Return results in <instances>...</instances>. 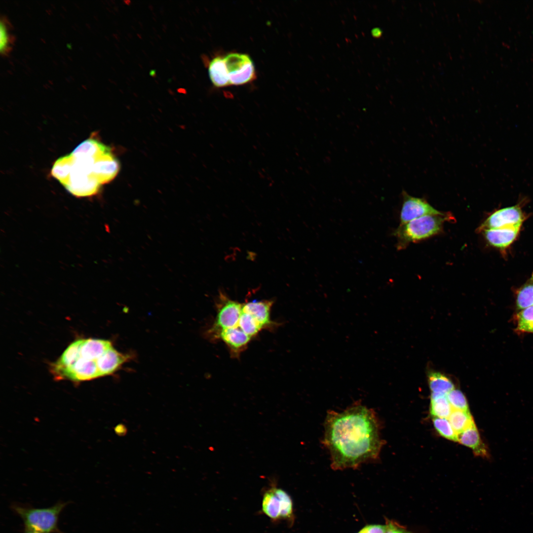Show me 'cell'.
Returning <instances> with one entry per match:
<instances>
[{
	"label": "cell",
	"instance_id": "1",
	"mask_svg": "<svg viewBox=\"0 0 533 533\" xmlns=\"http://www.w3.org/2000/svg\"><path fill=\"white\" fill-rule=\"evenodd\" d=\"M375 412L355 403L341 412H328L323 443L334 470L356 468L379 457L383 444Z\"/></svg>",
	"mask_w": 533,
	"mask_h": 533
},
{
	"label": "cell",
	"instance_id": "2",
	"mask_svg": "<svg viewBox=\"0 0 533 533\" xmlns=\"http://www.w3.org/2000/svg\"><path fill=\"white\" fill-rule=\"evenodd\" d=\"M450 213L422 216L407 223L400 224L393 232L397 239L398 249L405 248L411 242L424 240L441 231L444 222L453 221Z\"/></svg>",
	"mask_w": 533,
	"mask_h": 533
},
{
	"label": "cell",
	"instance_id": "3",
	"mask_svg": "<svg viewBox=\"0 0 533 533\" xmlns=\"http://www.w3.org/2000/svg\"><path fill=\"white\" fill-rule=\"evenodd\" d=\"M67 502H58L46 508L13 504L12 510L22 519L25 529L40 533H63L58 527L59 516Z\"/></svg>",
	"mask_w": 533,
	"mask_h": 533
},
{
	"label": "cell",
	"instance_id": "4",
	"mask_svg": "<svg viewBox=\"0 0 533 533\" xmlns=\"http://www.w3.org/2000/svg\"><path fill=\"white\" fill-rule=\"evenodd\" d=\"M217 315L211 327L206 332L210 340L215 341L223 330L238 326L242 313V304L219 292L216 303Z\"/></svg>",
	"mask_w": 533,
	"mask_h": 533
},
{
	"label": "cell",
	"instance_id": "5",
	"mask_svg": "<svg viewBox=\"0 0 533 533\" xmlns=\"http://www.w3.org/2000/svg\"><path fill=\"white\" fill-rule=\"evenodd\" d=\"M262 510L273 522L293 521V505L290 496L283 490L273 487L263 494Z\"/></svg>",
	"mask_w": 533,
	"mask_h": 533
},
{
	"label": "cell",
	"instance_id": "6",
	"mask_svg": "<svg viewBox=\"0 0 533 533\" xmlns=\"http://www.w3.org/2000/svg\"><path fill=\"white\" fill-rule=\"evenodd\" d=\"M230 85H242L256 78L253 61L246 54L230 53L224 57Z\"/></svg>",
	"mask_w": 533,
	"mask_h": 533
},
{
	"label": "cell",
	"instance_id": "7",
	"mask_svg": "<svg viewBox=\"0 0 533 533\" xmlns=\"http://www.w3.org/2000/svg\"><path fill=\"white\" fill-rule=\"evenodd\" d=\"M525 216L518 206L505 207L491 214L479 226L478 230L510 227H521Z\"/></svg>",
	"mask_w": 533,
	"mask_h": 533
},
{
	"label": "cell",
	"instance_id": "8",
	"mask_svg": "<svg viewBox=\"0 0 533 533\" xmlns=\"http://www.w3.org/2000/svg\"><path fill=\"white\" fill-rule=\"evenodd\" d=\"M403 204L400 212V224L429 215H443L423 198L414 197L405 191L402 193Z\"/></svg>",
	"mask_w": 533,
	"mask_h": 533
},
{
	"label": "cell",
	"instance_id": "9",
	"mask_svg": "<svg viewBox=\"0 0 533 533\" xmlns=\"http://www.w3.org/2000/svg\"><path fill=\"white\" fill-rule=\"evenodd\" d=\"M251 338L238 327L227 329L221 331L215 340H221L228 347L232 357L238 358L245 350Z\"/></svg>",
	"mask_w": 533,
	"mask_h": 533
},
{
	"label": "cell",
	"instance_id": "10",
	"mask_svg": "<svg viewBox=\"0 0 533 533\" xmlns=\"http://www.w3.org/2000/svg\"><path fill=\"white\" fill-rule=\"evenodd\" d=\"M272 300H253L242 304V311L251 315L265 329L272 328L277 324L270 318Z\"/></svg>",
	"mask_w": 533,
	"mask_h": 533
},
{
	"label": "cell",
	"instance_id": "11",
	"mask_svg": "<svg viewBox=\"0 0 533 533\" xmlns=\"http://www.w3.org/2000/svg\"><path fill=\"white\" fill-rule=\"evenodd\" d=\"M119 169L118 160L111 153L107 152L95 161L93 166V175L101 185L113 180Z\"/></svg>",
	"mask_w": 533,
	"mask_h": 533
},
{
	"label": "cell",
	"instance_id": "12",
	"mask_svg": "<svg viewBox=\"0 0 533 533\" xmlns=\"http://www.w3.org/2000/svg\"><path fill=\"white\" fill-rule=\"evenodd\" d=\"M521 227H510L485 229L482 231L491 246L500 249L509 246L516 239Z\"/></svg>",
	"mask_w": 533,
	"mask_h": 533
},
{
	"label": "cell",
	"instance_id": "13",
	"mask_svg": "<svg viewBox=\"0 0 533 533\" xmlns=\"http://www.w3.org/2000/svg\"><path fill=\"white\" fill-rule=\"evenodd\" d=\"M131 358L130 354L122 353L112 346L97 360L100 377L113 374Z\"/></svg>",
	"mask_w": 533,
	"mask_h": 533
},
{
	"label": "cell",
	"instance_id": "14",
	"mask_svg": "<svg viewBox=\"0 0 533 533\" xmlns=\"http://www.w3.org/2000/svg\"><path fill=\"white\" fill-rule=\"evenodd\" d=\"M457 442L471 448L477 456L486 458L490 457L488 448L482 441L475 424L458 434Z\"/></svg>",
	"mask_w": 533,
	"mask_h": 533
},
{
	"label": "cell",
	"instance_id": "15",
	"mask_svg": "<svg viewBox=\"0 0 533 533\" xmlns=\"http://www.w3.org/2000/svg\"><path fill=\"white\" fill-rule=\"evenodd\" d=\"M112 346L111 342L108 340L96 339H82L79 354L85 359L97 361Z\"/></svg>",
	"mask_w": 533,
	"mask_h": 533
},
{
	"label": "cell",
	"instance_id": "16",
	"mask_svg": "<svg viewBox=\"0 0 533 533\" xmlns=\"http://www.w3.org/2000/svg\"><path fill=\"white\" fill-rule=\"evenodd\" d=\"M208 72L210 80L215 86L223 87L230 85L224 57L214 58L209 62Z\"/></svg>",
	"mask_w": 533,
	"mask_h": 533
},
{
	"label": "cell",
	"instance_id": "17",
	"mask_svg": "<svg viewBox=\"0 0 533 533\" xmlns=\"http://www.w3.org/2000/svg\"><path fill=\"white\" fill-rule=\"evenodd\" d=\"M12 25L5 16L0 19V52L2 57L9 55L12 50L15 37L12 32Z\"/></svg>",
	"mask_w": 533,
	"mask_h": 533
},
{
	"label": "cell",
	"instance_id": "18",
	"mask_svg": "<svg viewBox=\"0 0 533 533\" xmlns=\"http://www.w3.org/2000/svg\"><path fill=\"white\" fill-rule=\"evenodd\" d=\"M428 382L431 393L447 395L454 389V384L446 375L438 372L428 374Z\"/></svg>",
	"mask_w": 533,
	"mask_h": 533
},
{
	"label": "cell",
	"instance_id": "19",
	"mask_svg": "<svg viewBox=\"0 0 533 533\" xmlns=\"http://www.w3.org/2000/svg\"><path fill=\"white\" fill-rule=\"evenodd\" d=\"M452 410L446 395L431 393L430 412L434 418L448 419Z\"/></svg>",
	"mask_w": 533,
	"mask_h": 533
},
{
	"label": "cell",
	"instance_id": "20",
	"mask_svg": "<svg viewBox=\"0 0 533 533\" xmlns=\"http://www.w3.org/2000/svg\"><path fill=\"white\" fill-rule=\"evenodd\" d=\"M448 419L457 434L475 424L470 412L455 409H453Z\"/></svg>",
	"mask_w": 533,
	"mask_h": 533
},
{
	"label": "cell",
	"instance_id": "21",
	"mask_svg": "<svg viewBox=\"0 0 533 533\" xmlns=\"http://www.w3.org/2000/svg\"><path fill=\"white\" fill-rule=\"evenodd\" d=\"M533 306V273L531 277L517 291L516 308L521 310Z\"/></svg>",
	"mask_w": 533,
	"mask_h": 533
},
{
	"label": "cell",
	"instance_id": "22",
	"mask_svg": "<svg viewBox=\"0 0 533 533\" xmlns=\"http://www.w3.org/2000/svg\"><path fill=\"white\" fill-rule=\"evenodd\" d=\"M515 331L533 333V306L522 309L515 316Z\"/></svg>",
	"mask_w": 533,
	"mask_h": 533
},
{
	"label": "cell",
	"instance_id": "23",
	"mask_svg": "<svg viewBox=\"0 0 533 533\" xmlns=\"http://www.w3.org/2000/svg\"><path fill=\"white\" fill-rule=\"evenodd\" d=\"M251 338L256 336L263 329V326L251 315L242 311L238 326Z\"/></svg>",
	"mask_w": 533,
	"mask_h": 533
},
{
	"label": "cell",
	"instance_id": "24",
	"mask_svg": "<svg viewBox=\"0 0 533 533\" xmlns=\"http://www.w3.org/2000/svg\"><path fill=\"white\" fill-rule=\"evenodd\" d=\"M432 421L434 428L441 436L448 440L457 442V434L448 419L434 418Z\"/></svg>",
	"mask_w": 533,
	"mask_h": 533
},
{
	"label": "cell",
	"instance_id": "25",
	"mask_svg": "<svg viewBox=\"0 0 533 533\" xmlns=\"http://www.w3.org/2000/svg\"><path fill=\"white\" fill-rule=\"evenodd\" d=\"M446 396L453 409L470 412L466 397L460 390L454 388Z\"/></svg>",
	"mask_w": 533,
	"mask_h": 533
},
{
	"label": "cell",
	"instance_id": "26",
	"mask_svg": "<svg viewBox=\"0 0 533 533\" xmlns=\"http://www.w3.org/2000/svg\"><path fill=\"white\" fill-rule=\"evenodd\" d=\"M385 527V533H412L398 523L388 519L386 521Z\"/></svg>",
	"mask_w": 533,
	"mask_h": 533
},
{
	"label": "cell",
	"instance_id": "27",
	"mask_svg": "<svg viewBox=\"0 0 533 533\" xmlns=\"http://www.w3.org/2000/svg\"><path fill=\"white\" fill-rule=\"evenodd\" d=\"M363 533H385V526L374 525L365 527L362 529Z\"/></svg>",
	"mask_w": 533,
	"mask_h": 533
},
{
	"label": "cell",
	"instance_id": "28",
	"mask_svg": "<svg viewBox=\"0 0 533 533\" xmlns=\"http://www.w3.org/2000/svg\"><path fill=\"white\" fill-rule=\"evenodd\" d=\"M24 533H39V532H38L37 531H34V530L25 529V531H24Z\"/></svg>",
	"mask_w": 533,
	"mask_h": 533
},
{
	"label": "cell",
	"instance_id": "29",
	"mask_svg": "<svg viewBox=\"0 0 533 533\" xmlns=\"http://www.w3.org/2000/svg\"><path fill=\"white\" fill-rule=\"evenodd\" d=\"M358 533H363V532L362 530H361V531H360V532H359Z\"/></svg>",
	"mask_w": 533,
	"mask_h": 533
}]
</instances>
